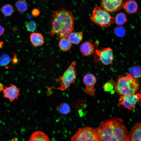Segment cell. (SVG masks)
I'll use <instances>...</instances> for the list:
<instances>
[{"label": "cell", "instance_id": "obj_19", "mask_svg": "<svg viewBox=\"0 0 141 141\" xmlns=\"http://www.w3.org/2000/svg\"><path fill=\"white\" fill-rule=\"evenodd\" d=\"M58 45L60 49L63 51H68L72 46L71 43L67 38L60 39Z\"/></svg>", "mask_w": 141, "mask_h": 141}, {"label": "cell", "instance_id": "obj_4", "mask_svg": "<svg viewBox=\"0 0 141 141\" xmlns=\"http://www.w3.org/2000/svg\"><path fill=\"white\" fill-rule=\"evenodd\" d=\"M90 19L95 24L102 27L107 28L112 24L115 23V18L99 6L94 7Z\"/></svg>", "mask_w": 141, "mask_h": 141}, {"label": "cell", "instance_id": "obj_24", "mask_svg": "<svg viewBox=\"0 0 141 141\" xmlns=\"http://www.w3.org/2000/svg\"><path fill=\"white\" fill-rule=\"evenodd\" d=\"M11 61V58L8 54L6 53L3 54L0 56V66H6Z\"/></svg>", "mask_w": 141, "mask_h": 141}, {"label": "cell", "instance_id": "obj_8", "mask_svg": "<svg viewBox=\"0 0 141 141\" xmlns=\"http://www.w3.org/2000/svg\"><path fill=\"white\" fill-rule=\"evenodd\" d=\"M141 99V95L139 93L121 96L118 105L119 107L122 105L129 110H134L136 108V104L140 102Z\"/></svg>", "mask_w": 141, "mask_h": 141}, {"label": "cell", "instance_id": "obj_12", "mask_svg": "<svg viewBox=\"0 0 141 141\" xmlns=\"http://www.w3.org/2000/svg\"><path fill=\"white\" fill-rule=\"evenodd\" d=\"M80 50L81 54L85 56L91 55L95 51L93 44L91 42L86 41L84 42L81 45Z\"/></svg>", "mask_w": 141, "mask_h": 141}, {"label": "cell", "instance_id": "obj_23", "mask_svg": "<svg viewBox=\"0 0 141 141\" xmlns=\"http://www.w3.org/2000/svg\"><path fill=\"white\" fill-rule=\"evenodd\" d=\"M58 111L61 114L66 115L70 111V108L69 105L66 103H63L57 106L56 108Z\"/></svg>", "mask_w": 141, "mask_h": 141}, {"label": "cell", "instance_id": "obj_3", "mask_svg": "<svg viewBox=\"0 0 141 141\" xmlns=\"http://www.w3.org/2000/svg\"><path fill=\"white\" fill-rule=\"evenodd\" d=\"M139 86L137 80L128 73L125 76L121 75L118 77L114 89L118 94L125 96L136 93Z\"/></svg>", "mask_w": 141, "mask_h": 141}, {"label": "cell", "instance_id": "obj_9", "mask_svg": "<svg viewBox=\"0 0 141 141\" xmlns=\"http://www.w3.org/2000/svg\"><path fill=\"white\" fill-rule=\"evenodd\" d=\"M101 7L108 12H117L122 8L125 0H101Z\"/></svg>", "mask_w": 141, "mask_h": 141}, {"label": "cell", "instance_id": "obj_15", "mask_svg": "<svg viewBox=\"0 0 141 141\" xmlns=\"http://www.w3.org/2000/svg\"><path fill=\"white\" fill-rule=\"evenodd\" d=\"M28 141H50L48 136L43 131H38L32 133Z\"/></svg>", "mask_w": 141, "mask_h": 141}, {"label": "cell", "instance_id": "obj_17", "mask_svg": "<svg viewBox=\"0 0 141 141\" xmlns=\"http://www.w3.org/2000/svg\"><path fill=\"white\" fill-rule=\"evenodd\" d=\"M96 81V79L95 77L91 73L85 75L83 79V81L86 87L94 86Z\"/></svg>", "mask_w": 141, "mask_h": 141}, {"label": "cell", "instance_id": "obj_18", "mask_svg": "<svg viewBox=\"0 0 141 141\" xmlns=\"http://www.w3.org/2000/svg\"><path fill=\"white\" fill-rule=\"evenodd\" d=\"M129 74L133 78L136 79L140 78L141 69L140 66L138 65L133 66L129 69Z\"/></svg>", "mask_w": 141, "mask_h": 141}, {"label": "cell", "instance_id": "obj_16", "mask_svg": "<svg viewBox=\"0 0 141 141\" xmlns=\"http://www.w3.org/2000/svg\"><path fill=\"white\" fill-rule=\"evenodd\" d=\"M83 37V33L82 32H71L68 35V39L71 43L78 44L82 40Z\"/></svg>", "mask_w": 141, "mask_h": 141}, {"label": "cell", "instance_id": "obj_14", "mask_svg": "<svg viewBox=\"0 0 141 141\" xmlns=\"http://www.w3.org/2000/svg\"><path fill=\"white\" fill-rule=\"evenodd\" d=\"M122 6L125 11L129 14L135 13L138 11L137 4L133 0H128L125 1L123 4Z\"/></svg>", "mask_w": 141, "mask_h": 141}, {"label": "cell", "instance_id": "obj_6", "mask_svg": "<svg viewBox=\"0 0 141 141\" xmlns=\"http://www.w3.org/2000/svg\"><path fill=\"white\" fill-rule=\"evenodd\" d=\"M71 141H99L95 129L86 126L78 129Z\"/></svg>", "mask_w": 141, "mask_h": 141}, {"label": "cell", "instance_id": "obj_11", "mask_svg": "<svg viewBox=\"0 0 141 141\" xmlns=\"http://www.w3.org/2000/svg\"><path fill=\"white\" fill-rule=\"evenodd\" d=\"M140 122L135 124L128 133V141H141Z\"/></svg>", "mask_w": 141, "mask_h": 141}, {"label": "cell", "instance_id": "obj_2", "mask_svg": "<svg viewBox=\"0 0 141 141\" xmlns=\"http://www.w3.org/2000/svg\"><path fill=\"white\" fill-rule=\"evenodd\" d=\"M75 17L71 11L62 8L56 10L51 19V36L67 38L74 29Z\"/></svg>", "mask_w": 141, "mask_h": 141}, {"label": "cell", "instance_id": "obj_28", "mask_svg": "<svg viewBox=\"0 0 141 141\" xmlns=\"http://www.w3.org/2000/svg\"><path fill=\"white\" fill-rule=\"evenodd\" d=\"M40 13V11L37 8H34L32 9L31 11V14L32 16L34 17L38 16Z\"/></svg>", "mask_w": 141, "mask_h": 141}, {"label": "cell", "instance_id": "obj_21", "mask_svg": "<svg viewBox=\"0 0 141 141\" xmlns=\"http://www.w3.org/2000/svg\"><path fill=\"white\" fill-rule=\"evenodd\" d=\"M0 10L5 16H9L11 15L14 11L13 6L9 4H7L2 7Z\"/></svg>", "mask_w": 141, "mask_h": 141}, {"label": "cell", "instance_id": "obj_32", "mask_svg": "<svg viewBox=\"0 0 141 141\" xmlns=\"http://www.w3.org/2000/svg\"><path fill=\"white\" fill-rule=\"evenodd\" d=\"M3 42H0V49H2L3 48Z\"/></svg>", "mask_w": 141, "mask_h": 141}, {"label": "cell", "instance_id": "obj_20", "mask_svg": "<svg viewBox=\"0 0 141 141\" xmlns=\"http://www.w3.org/2000/svg\"><path fill=\"white\" fill-rule=\"evenodd\" d=\"M15 6L19 12H24L28 9L27 3L25 0H18L15 3Z\"/></svg>", "mask_w": 141, "mask_h": 141}, {"label": "cell", "instance_id": "obj_5", "mask_svg": "<svg viewBox=\"0 0 141 141\" xmlns=\"http://www.w3.org/2000/svg\"><path fill=\"white\" fill-rule=\"evenodd\" d=\"M75 67V63L73 61L63 75L60 77L59 83L60 85L58 88V90H64L71 84L74 83L77 75Z\"/></svg>", "mask_w": 141, "mask_h": 141}, {"label": "cell", "instance_id": "obj_7", "mask_svg": "<svg viewBox=\"0 0 141 141\" xmlns=\"http://www.w3.org/2000/svg\"><path fill=\"white\" fill-rule=\"evenodd\" d=\"M95 62H101L105 65H112L114 58L113 51L110 48H106L102 50L96 49L94 52Z\"/></svg>", "mask_w": 141, "mask_h": 141}, {"label": "cell", "instance_id": "obj_25", "mask_svg": "<svg viewBox=\"0 0 141 141\" xmlns=\"http://www.w3.org/2000/svg\"><path fill=\"white\" fill-rule=\"evenodd\" d=\"M114 33L117 36L122 37L125 35L126 30L124 27L121 26H119L115 28Z\"/></svg>", "mask_w": 141, "mask_h": 141}, {"label": "cell", "instance_id": "obj_1", "mask_svg": "<svg viewBox=\"0 0 141 141\" xmlns=\"http://www.w3.org/2000/svg\"><path fill=\"white\" fill-rule=\"evenodd\" d=\"M95 130L99 141H128V131L121 118H113L102 121Z\"/></svg>", "mask_w": 141, "mask_h": 141}, {"label": "cell", "instance_id": "obj_13", "mask_svg": "<svg viewBox=\"0 0 141 141\" xmlns=\"http://www.w3.org/2000/svg\"><path fill=\"white\" fill-rule=\"evenodd\" d=\"M30 41L32 45L35 47L41 46L44 43V38L40 33L33 32L32 33L30 37Z\"/></svg>", "mask_w": 141, "mask_h": 141}, {"label": "cell", "instance_id": "obj_29", "mask_svg": "<svg viewBox=\"0 0 141 141\" xmlns=\"http://www.w3.org/2000/svg\"><path fill=\"white\" fill-rule=\"evenodd\" d=\"M11 61L12 63L14 64H16L18 62V59L15 54H14L13 58L12 59H11Z\"/></svg>", "mask_w": 141, "mask_h": 141}, {"label": "cell", "instance_id": "obj_26", "mask_svg": "<svg viewBox=\"0 0 141 141\" xmlns=\"http://www.w3.org/2000/svg\"><path fill=\"white\" fill-rule=\"evenodd\" d=\"M25 24L27 30L30 32H34L36 30L37 28L36 24L33 21L26 22Z\"/></svg>", "mask_w": 141, "mask_h": 141}, {"label": "cell", "instance_id": "obj_27", "mask_svg": "<svg viewBox=\"0 0 141 141\" xmlns=\"http://www.w3.org/2000/svg\"><path fill=\"white\" fill-rule=\"evenodd\" d=\"M115 83L113 80H110L106 83L103 86L104 90L109 91L111 90L114 87Z\"/></svg>", "mask_w": 141, "mask_h": 141}, {"label": "cell", "instance_id": "obj_31", "mask_svg": "<svg viewBox=\"0 0 141 141\" xmlns=\"http://www.w3.org/2000/svg\"><path fill=\"white\" fill-rule=\"evenodd\" d=\"M3 85L2 83H0V92L2 91L4 89Z\"/></svg>", "mask_w": 141, "mask_h": 141}, {"label": "cell", "instance_id": "obj_30", "mask_svg": "<svg viewBox=\"0 0 141 141\" xmlns=\"http://www.w3.org/2000/svg\"><path fill=\"white\" fill-rule=\"evenodd\" d=\"M4 29L0 25V35H2L4 33Z\"/></svg>", "mask_w": 141, "mask_h": 141}, {"label": "cell", "instance_id": "obj_22", "mask_svg": "<svg viewBox=\"0 0 141 141\" xmlns=\"http://www.w3.org/2000/svg\"><path fill=\"white\" fill-rule=\"evenodd\" d=\"M115 18V23L119 26L124 24L127 21V18L125 14L122 12L118 14Z\"/></svg>", "mask_w": 141, "mask_h": 141}, {"label": "cell", "instance_id": "obj_10", "mask_svg": "<svg viewBox=\"0 0 141 141\" xmlns=\"http://www.w3.org/2000/svg\"><path fill=\"white\" fill-rule=\"evenodd\" d=\"M20 90L15 85L11 84L9 86H5L2 91L4 97L12 102L18 99L20 95Z\"/></svg>", "mask_w": 141, "mask_h": 141}]
</instances>
